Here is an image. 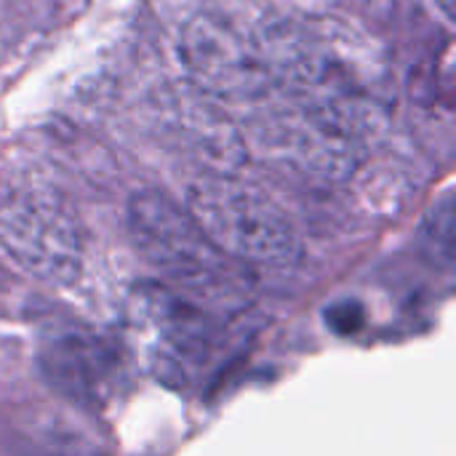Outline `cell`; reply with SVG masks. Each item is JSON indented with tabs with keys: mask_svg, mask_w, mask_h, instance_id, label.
Masks as SVG:
<instances>
[{
	"mask_svg": "<svg viewBox=\"0 0 456 456\" xmlns=\"http://www.w3.org/2000/svg\"><path fill=\"white\" fill-rule=\"evenodd\" d=\"M265 40V37H262ZM275 86H286L297 107L366 136L393 110V75L369 37L339 21H302L265 40Z\"/></svg>",
	"mask_w": 456,
	"mask_h": 456,
	"instance_id": "obj_1",
	"label": "cell"
},
{
	"mask_svg": "<svg viewBox=\"0 0 456 456\" xmlns=\"http://www.w3.org/2000/svg\"><path fill=\"white\" fill-rule=\"evenodd\" d=\"M128 230L139 254L155 267L163 286L203 310H240L254 294V275L227 256L190 216L158 190L128 203Z\"/></svg>",
	"mask_w": 456,
	"mask_h": 456,
	"instance_id": "obj_2",
	"label": "cell"
},
{
	"mask_svg": "<svg viewBox=\"0 0 456 456\" xmlns=\"http://www.w3.org/2000/svg\"><path fill=\"white\" fill-rule=\"evenodd\" d=\"M0 254L24 275L53 286L83 273V222L67 192L37 168H0Z\"/></svg>",
	"mask_w": 456,
	"mask_h": 456,
	"instance_id": "obj_3",
	"label": "cell"
},
{
	"mask_svg": "<svg viewBox=\"0 0 456 456\" xmlns=\"http://www.w3.org/2000/svg\"><path fill=\"white\" fill-rule=\"evenodd\" d=\"M184 208L227 256L246 267H289L302 256L299 232L286 211L227 174L192 182Z\"/></svg>",
	"mask_w": 456,
	"mask_h": 456,
	"instance_id": "obj_4",
	"label": "cell"
},
{
	"mask_svg": "<svg viewBox=\"0 0 456 456\" xmlns=\"http://www.w3.org/2000/svg\"><path fill=\"white\" fill-rule=\"evenodd\" d=\"M192 83L211 99L256 102L275 86L265 40H256L224 16H192L179 40Z\"/></svg>",
	"mask_w": 456,
	"mask_h": 456,
	"instance_id": "obj_5",
	"label": "cell"
},
{
	"mask_svg": "<svg viewBox=\"0 0 456 456\" xmlns=\"http://www.w3.org/2000/svg\"><path fill=\"white\" fill-rule=\"evenodd\" d=\"M270 139L267 144L283 155L289 163L321 174V176H331V179H342L350 176L361 158H363V139L355 134H347L315 115H310L307 110L297 107V112L278 118L275 123H270Z\"/></svg>",
	"mask_w": 456,
	"mask_h": 456,
	"instance_id": "obj_6",
	"label": "cell"
},
{
	"mask_svg": "<svg viewBox=\"0 0 456 456\" xmlns=\"http://www.w3.org/2000/svg\"><path fill=\"white\" fill-rule=\"evenodd\" d=\"M43 377L67 398L94 403L115 369L112 347L88 329H53L40 345Z\"/></svg>",
	"mask_w": 456,
	"mask_h": 456,
	"instance_id": "obj_7",
	"label": "cell"
},
{
	"mask_svg": "<svg viewBox=\"0 0 456 456\" xmlns=\"http://www.w3.org/2000/svg\"><path fill=\"white\" fill-rule=\"evenodd\" d=\"M139 307L147 323L174 353L200 355L208 350L214 323H211V313L203 310L200 305L158 283L139 294Z\"/></svg>",
	"mask_w": 456,
	"mask_h": 456,
	"instance_id": "obj_8",
	"label": "cell"
},
{
	"mask_svg": "<svg viewBox=\"0 0 456 456\" xmlns=\"http://www.w3.org/2000/svg\"><path fill=\"white\" fill-rule=\"evenodd\" d=\"M419 243L436 265L452 267L454 262V200L452 195H444L436 203V208L425 216V224L419 230Z\"/></svg>",
	"mask_w": 456,
	"mask_h": 456,
	"instance_id": "obj_9",
	"label": "cell"
},
{
	"mask_svg": "<svg viewBox=\"0 0 456 456\" xmlns=\"http://www.w3.org/2000/svg\"><path fill=\"white\" fill-rule=\"evenodd\" d=\"M323 318H326V326L334 334H342V337H350V334L361 331L363 323H366L363 305L355 302V299H337V302H331L326 307Z\"/></svg>",
	"mask_w": 456,
	"mask_h": 456,
	"instance_id": "obj_10",
	"label": "cell"
},
{
	"mask_svg": "<svg viewBox=\"0 0 456 456\" xmlns=\"http://www.w3.org/2000/svg\"><path fill=\"white\" fill-rule=\"evenodd\" d=\"M59 456H104L99 454V452H94V449H80V446H69V449H64Z\"/></svg>",
	"mask_w": 456,
	"mask_h": 456,
	"instance_id": "obj_11",
	"label": "cell"
},
{
	"mask_svg": "<svg viewBox=\"0 0 456 456\" xmlns=\"http://www.w3.org/2000/svg\"><path fill=\"white\" fill-rule=\"evenodd\" d=\"M438 3V8L446 13V19H452L454 21L456 19V0H436Z\"/></svg>",
	"mask_w": 456,
	"mask_h": 456,
	"instance_id": "obj_12",
	"label": "cell"
}]
</instances>
